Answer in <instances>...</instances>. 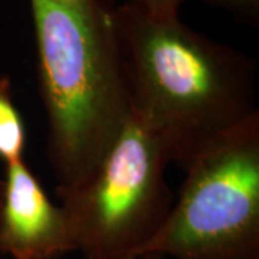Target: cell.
<instances>
[{"mask_svg": "<svg viewBox=\"0 0 259 259\" xmlns=\"http://www.w3.org/2000/svg\"><path fill=\"white\" fill-rule=\"evenodd\" d=\"M133 115L183 170L258 114L256 65L179 16L157 18L133 0L114 5Z\"/></svg>", "mask_w": 259, "mask_h": 259, "instance_id": "6da1fadb", "label": "cell"}, {"mask_svg": "<svg viewBox=\"0 0 259 259\" xmlns=\"http://www.w3.org/2000/svg\"><path fill=\"white\" fill-rule=\"evenodd\" d=\"M55 190L82 183L133 115L110 0H30Z\"/></svg>", "mask_w": 259, "mask_h": 259, "instance_id": "7a4b0ae2", "label": "cell"}, {"mask_svg": "<svg viewBox=\"0 0 259 259\" xmlns=\"http://www.w3.org/2000/svg\"><path fill=\"white\" fill-rule=\"evenodd\" d=\"M141 253L259 259V112L200 153Z\"/></svg>", "mask_w": 259, "mask_h": 259, "instance_id": "3957f363", "label": "cell"}, {"mask_svg": "<svg viewBox=\"0 0 259 259\" xmlns=\"http://www.w3.org/2000/svg\"><path fill=\"white\" fill-rule=\"evenodd\" d=\"M168 157L156 136L134 115L90 176L56 192L85 259L139 255L167 219L175 197Z\"/></svg>", "mask_w": 259, "mask_h": 259, "instance_id": "277c9868", "label": "cell"}, {"mask_svg": "<svg viewBox=\"0 0 259 259\" xmlns=\"http://www.w3.org/2000/svg\"><path fill=\"white\" fill-rule=\"evenodd\" d=\"M0 203V255L56 259L76 252L71 223L26 161L5 166Z\"/></svg>", "mask_w": 259, "mask_h": 259, "instance_id": "5b68a950", "label": "cell"}, {"mask_svg": "<svg viewBox=\"0 0 259 259\" xmlns=\"http://www.w3.org/2000/svg\"><path fill=\"white\" fill-rule=\"evenodd\" d=\"M26 125L13 98L9 75L0 72V160L5 166L25 160Z\"/></svg>", "mask_w": 259, "mask_h": 259, "instance_id": "8992f818", "label": "cell"}, {"mask_svg": "<svg viewBox=\"0 0 259 259\" xmlns=\"http://www.w3.org/2000/svg\"><path fill=\"white\" fill-rule=\"evenodd\" d=\"M210 5L219 6L250 23L258 22L259 0H206Z\"/></svg>", "mask_w": 259, "mask_h": 259, "instance_id": "52a82bcc", "label": "cell"}, {"mask_svg": "<svg viewBox=\"0 0 259 259\" xmlns=\"http://www.w3.org/2000/svg\"><path fill=\"white\" fill-rule=\"evenodd\" d=\"M114 3V0H110ZM150 15L157 18H175L179 16V9L183 0H133Z\"/></svg>", "mask_w": 259, "mask_h": 259, "instance_id": "ba28073f", "label": "cell"}, {"mask_svg": "<svg viewBox=\"0 0 259 259\" xmlns=\"http://www.w3.org/2000/svg\"><path fill=\"white\" fill-rule=\"evenodd\" d=\"M122 259H166L163 255L158 253H141V255H133V256H127Z\"/></svg>", "mask_w": 259, "mask_h": 259, "instance_id": "9c48e42d", "label": "cell"}, {"mask_svg": "<svg viewBox=\"0 0 259 259\" xmlns=\"http://www.w3.org/2000/svg\"><path fill=\"white\" fill-rule=\"evenodd\" d=\"M51 2H58V3H72V2H78V0H51Z\"/></svg>", "mask_w": 259, "mask_h": 259, "instance_id": "30bf717a", "label": "cell"}, {"mask_svg": "<svg viewBox=\"0 0 259 259\" xmlns=\"http://www.w3.org/2000/svg\"><path fill=\"white\" fill-rule=\"evenodd\" d=\"M2 190H3V179L0 177V203H2Z\"/></svg>", "mask_w": 259, "mask_h": 259, "instance_id": "8fae6325", "label": "cell"}]
</instances>
